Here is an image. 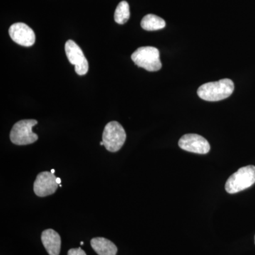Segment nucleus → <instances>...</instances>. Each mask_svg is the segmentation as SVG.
Here are the masks:
<instances>
[{"instance_id":"8","label":"nucleus","mask_w":255,"mask_h":255,"mask_svg":"<svg viewBox=\"0 0 255 255\" xmlns=\"http://www.w3.org/2000/svg\"><path fill=\"white\" fill-rule=\"evenodd\" d=\"M178 144L182 150L196 154H207L211 149L208 140L197 134H186L183 135Z\"/></svg>"},{"instance_id":"11","label":"nucleus","mask_w":255,"mask_h":255,"mask_svg":"<svg viewBox=\"0 0 255 255\" xmlns=\"http://www.w3.org/2000/svg\"><path fill=\"white\" fill-rule=\"evenodd\" d=\"M92 249L98 255H117L118 249L115 244L105 238H95L91 240Z\"/></svg>"},{"instance_id":"5","label":"nucleus","mask_w":255,"mask_h":255,"mask_svg":"<svg viewBox=\"0 0 255 255\" xmlns=\"http://www.w3.org/2000/svg\"><path fill=\"white\" fill-rule=\"evenodd\" d=\"M127 140V133L119 122H111L107 124L102 135L105 148L111 152H118Z\"/></svg>"},{"instance_id":"15","label":"nucleus","mask_w":255,"mask_h":255,"mask_svg":"<svg viewBox=\"0 0 255 255\" xmlns=\"http://www.w3.org/2000/svg\"><path fill=\"white\" fill-rule=\"evenodd\" d=\"M56 182L58 184H60V183H61V179H60V178L57 177Z\"/></svg>"},{"instance_id":"18","label":"nucleus","mask_w":255,"mask_h":255,"mask_svg":"<svg viewBox=\"0 0 255 255\" xmlns=\"http://www.w3.org/2000/svg\"><path fill=\"white\" fill-rule=\"evenodd\" d=\"M80 245H81V246H83L84 242H81V243H80Z\"/></svg>"},{"instance_id":"16","label":"nucleus","mask_w":255,"mask_h":255,"mask_svg":"<svg viewBox=\"0 0 255 255\" xmlns=\"http://www.w3.org/2000/svg\"><path fill=\"white\" fill-rule=\"evenodd\" d=\"M52 172V173L54 174L55 173V169H51V172Z\"/></svg>"},{"instance_id":"3","label":"nucleus","mask_w":255,"mask_h":255,"mask_svg":"<svg viewBox=\"0 0 255 255\" xmlns=\"http://www.w3.org/2000/svg\"><path fill=\"white\" fill-rule=\"evenodd\" d=\"M38 124L34 119H24L14 124L10 132V140L16 145H26L33 143L38 139L32 128Z\"/></svg>"},{"instance_id":"7","label":"nucleus","mask_w":255,"mask_h":255,"mask_svg":"<svg viewBox=\"0 0 255 255\" xmlns=\"http://www.w3.org/2000/svg\"><path fill=\"white\" fill-rule=\"evenodd\" d=\"M57 177L50 172H42L37 175L33 183V191L39 197H46L54 194L59 184L56 182Z\"/></svg>"},{"instance_id":"6","label":"nucleus","mask_w":255,"mask_h":255,"mask_svg":"<svg viewBox=\"0 0 255 255\" xmlns=\"http://www.w3.org/2000/svg\"><path fill=\"white\" fill-rule=\"evenodd\" d=\"M65 53L70 63L75 65V70L79 75H86L89 70V64L80 47L73 41L68 40L65 43Z\"/></svg>"},{"instance_id":"13","label":"nucleus","mask_w":255,"mask_h":255,"mask_svg":"<svg viewBox=\"0 0 255 255\" xmlns=\"http://www.w3.org/2000/svg\"><path fill=\"white\" fill-rule=\"evenodd\" d=\"M129 18H130V10H129L128 3L126 1H121L117 6L114 14V19L116 22L119 24H124L128 21Z\"/></svg>"},{"instance_id":"2","label":"nucleus","mask_w":255,"mask_h":255,"mask_svg":"<svg viewBox=\"0 0 255 255\" xmlns=\"http://www.w3.org/2000/svg\"><path fill=\"white\" fill-rule=\"evenodd\" d=\"M255 183V166L241 167L231 176L226 182V190L229 194H236L251 187Z\"/></svg>"},{"instance_id":"17","label":"nucleus","mask_w":255,"mask_h":255,"mask_svg":"<svg viewBox=\"0 0 255 255\" xmlns=\"http://www.w3.org/2000/svg\"><path fill=\"white\" fill-rule=\"evenodd\" d=\"M100 145H104V142H103V141H102V142H100Z\"/></svg>"},{"instance_id":"4","label":"nucleus","mask_w":255,"mask_h":255,"mask_svg":"<svg viewBox=\"0 0 255 255\" xmlns=\"http://www.w3.org/2000/svg\"><path fill=\"white\" fill-rule=\"evenodd\" d=\"M134 63L149 72L158 71L162 68L158 49L152 46L140 47L131 55Z\"/></svg>"},{"instance_id":"10","label":"nucleus","mask_w":255,"mask_h":255,"mask_svg":"<svg viewBox=\"0 0 255 255\" xmlns=\"http://www.w3.org/2000/svg\"><path fill=\"white\" fill-rule=\"evenodd\" d=\"M41 241L49 255H59L61 248L60 235L53 229H47L41 234Z\"/></svg>"},{"instance_id":"14","label":"nucleus","mask_w":255,"mask_h":255,"mask_svg":"<svg viewBox=\"0 0 255 255\" xmlns=\"http://www.w3.org/2000/svg\"><path fill=\"white\" fill-rule=\"evenodd\" d=\"M68 255H87L85 252L81 248H73L68 251Z\"/></svg>"},{"instance_id":"12","label":"nucleus","mask_w":255,"mask_h":255,"mask_svg":"<svg viewBox=\"0 0 255 255\" xmlns=\"http://www.w3.org/2000/svg\"><path fill=\"white\" fill-rule=\"evenodd\" d=\"M141 27L146 31H157L165 27L166 23L163 18L155 14H147L142 18Z\"/></svg>"},{"instance_id":"1","label":"nucleus","mask_w":255,"mask_h":255,"mask_svg":"<svg viewBox=\"0 0 255 255\" xmlns=\"http://www.w3.org/2000/svg\"><path fill=\"white\" fill-rule=\"evenodd\" d=\"M234 83L230 79H222L217 82H208L198 89L197 94L202 100L208 102H218L225 100L232 95Z\"/></svg>"},{"instance_id":"9","label":"nucleus","mask_w":255,"mask_h":255,"mask_svg":"<svg viewBox=\"0 0 255 255\" xmlns=\"http://www.w3.org/2000/svg\"><path fill=\"white\" fill-rule=\"evenodd\" d=\"M11 39L20 46L29 47L36 41L34 31L24 23H16L11 25L9 29Z\"/></svg>"},{"instance_id":"19","label":"nucleus","mask_w":255,"mask_h":255,"mask_svg":"<svg viewBox=\"0 0 255 255\" xmlns=\"http://www.w3.org/2000/svg\"></svg>"}]
</instances>
